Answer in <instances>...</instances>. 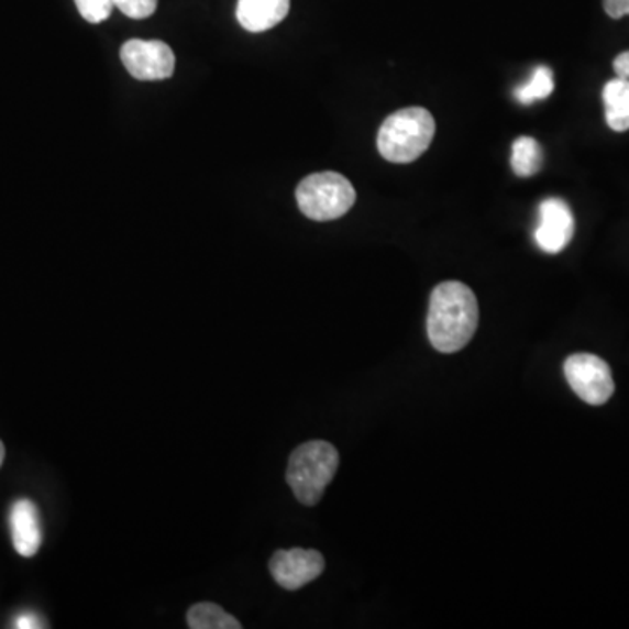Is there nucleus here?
I'll list each match as a JSON object with an SVG mask.
<instances>
[{
    "instance_id": "9d476101",
    "label": "nucleus",
    "mask_w": 629,
    "mask_h": 629,
    "mask_svg": "<svg viewBox=\"0 0 629 629\" xmlns=\"http://www.w3.org/2000/svg\"><path fill=\"white\" fill-rule=\"evenodd\" d=\"M289 9L290 0H239L236 20L245 31L260 34L284 22Z\"/></svg>"
},
{
    "instance_id": "f3484780",
    "label": "nucleus",
    "mask_w": 629,
    "mask_h": 629,
    "mask_svg": "<svg viewBox=\"0 0 629 629\" xmlns=\"http://www.w3.org/2000/svg\"><path fill=\"white\" fill-rule=\"evenodd\" d=\"M605 13L614 20L628 16L629 14V0H604Z\"/></svg>"
},
{
    "instance_id": "20e7f679",
    "label": "nucleus",
    "mask_w": 629,
    "mask_h": 629,
    "mask_svg": "<svg viewBox=\"0 0 629 629\" xmlns=\"http://www.w3.org/2000/svg\"><path fill=\"white\" fill-rule=\"evenodd\" d=\"M355 189L345 175L319 172L302 179L296 191L299 210L311 221H334L352 209Z\"/></svg>"
},
{
    "instance_id": "1a4fd4ad",
    "label": "nucleus",
    "mask_w": 629,
    "mask_h": 629,
    "mask_svg": "<svg viewBox=\"0 0 629 629\" xmlns=\"http://www.w3.org/2000/svg\"><path fill=\"white\" fill-rule=\"evenodd\" d=\"M9 523L16 553L25 558L35 556L43 544V528L37 506L29 498H20L11 507Z\"/></svg>"
},
{
    "instance_id": "9b49d317",
    "label": "nucleus",
    "mask_w": 629,
    "mask_h": 629,
    "mask_svg": "<svg viewBox=\"0 0 629 629\" xmlns=\"http://www.w3.org/2000/svg\"><path fill=\"white\" fill-rule=\"evenodd\" d=\"M605 120L614 132L629 130V79L616 77L604 88Z\"/></svg>"
},
{
    "instance_id": "39448f33",
    "label": "nucleus",
    "mask_w": 629,
    "mask_h": 629,
    "mask_svg": "<svg viewBox=\"0 0 629 629\" xmlns=\"http://www.w3.org/2000/svg\"><path fill=\"white\" fill-rule=\"evenodd\" d=\"M563 371L570 388L587 405H605L616 390L607 362L593 353L570 355Z\"/></svg>"
},
{
    "instance_id": "f03ea898",
    "label": "nucleus",
    "mask_w": 629,
    "mask_h": 629,
    "mask_svg": "<svg viewBox=\"0 0 629 629\" xmlns=\"http://www.w3.org/2000/svg\"><path fill=\"white\" fill-rule=\"evenodd\" d=\"M340 453L328 441H308L293 451L287 465V485L302 506L313 507L336 476Z\"/></svg>"
},
{
    "instance_id": "a211bd4d",
    "label": "nucleus",
    "mask_w": 629,
    "mask_h": 629,
    "mask_svg": "<svg viewBox=\"0 0 629 629\" xmlns=\"http://www.w3.org/2000/svg\"><path fill=\"white\" fill-rule=\"evenodd\" d=\"M614 70H616L617 77L629 79V52L617 56L616 60H614Z\"/></svg>"
},
{
    "instance_id": "f8f14e48",
    "label": "nucleus",
    "mask_w": 629,
    "mask_h": 629,
    "mask_svg": "<svg viewBox=\"0 0 629 629\" xmlns=\"http://www.w3.org/2000/svg\"><path fill=\"white\" fill-rule=\"evenodd\" d=\"M188 626L191 629H242V622L219 605L203 602L188 610Z\"/></svg>"
},
{
    "instance_id": "4468645a",
    "label": "nucleus",
    "mask_w": 629,
    "mask_h": 629,
    "mask_svg": "<svg viewBox=\"0 0 629 629\" xmlns=\"http://www.w3.org/2000/svg\"><path fill=\"white\" fill-rule=\"evenodd\" d=\"M554 91V76L551 68L539 65L532 73V77L516 90L519 103L530 106L537 100H544Z\"/></svg>"
},
{
    "instance_id": "423d86ee",
    "label": "nucleus",
    "mask_w": 629,
    "mask_h": 629,
    "mask_svg": "<svg viewBox=\"0 0 629 629\" xmlns=\"http://www.w3.org/2000/svg\"><path fill=\"white\" fill-rule=\"evenodd\" d=\"M121 62L139 81H162L175 70L174 52L162 41H128L121 47Z\"/></svg>"
},
{
    "instance_id": "aec40b11",
    "label": "nucleus",
    "mask_w": 629,
    "mask_h": 629,
    "mask_svg": "<svg viewBox=\"0 0 629 629\" xmlns=\"http://www.w3.org/2000/svg\"><path fill=\"white\" fill-rule=\"evenodd\" d=\"M4 459H5V446L4 442L0 441V467H2V464H4Z\"/></svg>"
},
{
    "instance_id": "7ed1b4c3",
    "label": "nucleus",
    "mask_w": 629,
    "mask_h": 629,
    "mask_svg": "<svg viewBox=\"0 0 629 629\" xmlns=\"http://www.w3.org/2000/svg\"><path fill=\"white\" fill-rule=\"evenodd\" d=\"M434 135V115L423 107H408L383 121L378 151L387 162L412 163L429 150Z\"/></svg>"
},
{
    "instance_id": "6ab92c4d",
    "label": "nucleus",
    "mask_w": 629,
    "mask_h": 629,
    "mask_svg": "<svg viewBox=\"0 0 629 629\" xmlns=\"http://www.w3.org/2000/svg\"><path fill=\"white\" fill-rule=\"evenodd\" d=\"M46 625H41L38 617L35 616H22L16 621V628H44Z\"/></svg>"
},
{
    "instance_id": "0eeeda50",
    "label": "nucleus",
    "mask_w": 629,
    "mask_h": 629,
    "mask_svg": "<svg viewBox=\"0 0 629 629\" xmlns=\"http://www.w3.org/2000/svg\"><path fill=\"white\" fill-rule=\"evenodd\" d=\"M325 570V560L314 549L294 548L277 551L269 560V572L278 586L287 592H298Z\"/></svg>"
},
{
    "instance_id": "ddd939ff",
    "label": "nucleus",
    "mask_w": 629,
    "mask_h": 629,
    "mask_svg": "<svg viewBox=\"0 0 629 629\" xmlns=\"http://www.w3.org/2000/svg\"><path fill=\"white\" fill-rule=\"evenodd\" d=\"M544 162V153L539 142L532 136H519L518 141L512 144V156H510V165L518 177H532L540 170Z\"/></svg>"
},
{
    "instance_id": "6e6552de",
    "label": "nucleus",
    "mask_w": 629,
    "mask_h": 629,
    "mask_svg": "<svg viewBox=\"0 0 629 629\" xmlns=\"http://www.w3.org/2000/svg\"><path fill=\"white\" fill-rule=\"evenodd\" d=\"M575 219L569 205L560 198H548L539 205L536 242L540 251L560 254L574 239Z\"/></svg>"
},
{
    "instance_id": "2eb2a0df",
    "label": "nucleus",
    "mask_w": 629,
    "mask_h": 629,
    "mask_svg": "<svg viewBox=\"0 0 629 629\" xmlns=\"http://www.w3.org/2000/svg\"><path fill=\"white\" fill-rule=\"evenodd\" d=\"M77 11L88 23H102L111 16L114 0H74Z\"/></svg>"
},
{
    "instance_id": "f257e3e1",
    "label": "nucleus",
    "mask_w": 629,
    "mask_h": 629,
    "mask_svg": "<svg viewBox=\"0 0 629 629\" xmlns=\"http://www.w3.org/2000/svg\"><path fill=\"white\" fill-rule=\"evenodd\" d=\"M479 323L476 294L462 282H442L430 296L427 332L430 345L456 353L471 343Z\"/></svg>"
},
{
    "instance_id": "dca6fc26",
    "label": "nucleus",
    "mask_w": 629,
    "mask_h": 629,
    "mask_svg": "<svg viewBox=\"0 0 629 629\" xmlns=\"http://www.w3.org/2000/svg\"><path fill=\"white\" fill-rule=\"evenodd\" d=\"M115 8L132 20H144L153 16L157 0H114Z\"/></svg>"
}]
</instances>
